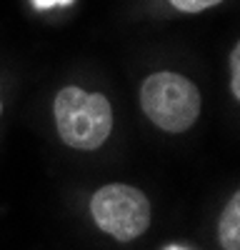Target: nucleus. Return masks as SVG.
Masks as SVG:
<instances>
[{
	"label": "nucleus",
	"mask_w": 240,
	"mask_h": 250,
	"mask_svg": "<svg viewBox=\"0 0 240 250\" xmlns=\"http://www.w3.org/2000/svg\"><path fill=\"white\" fill-rule=\"evenodd\" d=\"M218 238L225 250H240V190L225 205L218 225Z\"/></svg>",
	"instance_id": "nucleus-4"
},
{
	"label": "nucleus",
	"mask_w": 240,
	"mask_h": 250,
	"mask_svg": "<svg viewBox=\"0 0 240 250\" xmlns=\"http://www.w3.org/2000/svg\"><path fill=\"white\" fill-rule=\"evenodd\" d=\"M70 0H33V5L40 8V10H45V8H53V5H68Z\"/></svg>",
	"instance_id": "nucleus-7"
},
{
	"label": "nucleus",
	"mask_w": 240,
	"mask_h": 250,
	"mask_svg": "<svg viewBox=\"0 0 240 250\" xmlns=\"http://www.w3.org/2000/svg\"><path fill=\"white\" fill-rule=\"evenodd\" d=\"M165 250H185V248H180V245H170V248H165Z\"/></svg>",
	"instance_id": "nucleus-8"
},
{
	"label": "nucleus",
	"mask_w": 240,
	"mask_h": 250,
	"mask_svg": "<svg viewBox=\"0 0 240 250\" xmlns=\"http://www.w3.org/2000/svg\"><path fill=\"white\" fill-rule=\"evenodd\" d=\"M230 88H233V95L240 100V43L233 48L230 53Z\"/></svg>",
	"instance_id": "nucleus-6"
},
{
	"label": "nucleus",
	"mask_w": 240,
	"mask_h": 250,
	"mask_svg": "<svg viewBox=\"0 0 240 250\" xmlns=\"http://www.w3.org/2000/svg\"><path fill=\"white\" fill-rule=\"evenodd\" d=\"M90 213L103 230L118 240H133L150 225V203L138 188L113 183L93 195Z\"/></svg>",
	"instance_id": "nucleus-3"
},
{
	"label": "nucleus",
	"mask_w": 240,
	"mask_h": 250,
	"mask_svg": "<svg viewBox=\"0 0 240 250\" xmlns=\"http://www.w3.org/2000/svg\"><path fill=\"white\" fill-rule=\"evenodd\" d=\"M55 125L65 145L78 150L100 148L113 128L110 103L100 93L63 88L55 95Z\"/></svg>",
	"instance_id": "nucleus-1"
},
{
	"label": "nucleus",
	"mask_w": 240,
	"mask_h": 250,
	"mask_svg": "<svg viewBox=\"0 0 240 250\" xmlns=\"http://www.w3.org/2000/svg\"><path fill=\"white\" fill-rule=\"evenodd\" d=\"M223 0H170V5L178 8L180 13H200V10H208Z\"/></svg>",
	"instance_id": "nucleus-5"
},
{
	"label": "nucleus",
	"mask_w": 240,
	"mask_h": 250,
	"mask_svg": "<svg viewBox=\"0 0 240 250\" xmlns=\"http://www.w3.org/2000/svg\"><path fill=\"white\" fill-rule=\"evenodd\" d=\"M140 105L160 130L185 133L200 115V93L178 73H155L140 88Z\"/></svg>",
	"instance_id": "nucleus-2"
}]
</instances>
